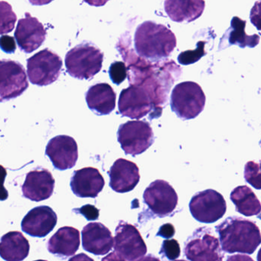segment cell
<instances>
[{
	"label": "cell",
	"mask_w": 261,
	"mask_h": 261,
	"mask_svg": "<svg viewBox=\"0 0 261 261\" xmlns=\"http://www.w3.org/2000/svg\"><path fill=\"white\" fill-rule=\"evenodd\" d=\"M257 261H261V248L259 249V251H258Z\"/></svg>",
	"instance_id": "40"
},
{
	"label": "cell",
	"mask_w": 261,
	"mask_h": 261,
	"mask_svg": "<svg viewBox=\"0 0 261 261\" xmlns=\"http://www.w3.org/2000/svg\"><path fill=\"white\" fill-rule=\"evenodd\" d=\"M226 261H254L247 255L236 254L228 256Z\"/></svg>",
	"instance_id": "36"
},
{
	"label": "cell",
	"mask_w": 261,
	"mask_h": 261,
	"mask_svg": "<svg viewBox=\"0 0 261 261\" xmlns=\"http://www.w3.org/2000/svg\"><path fill=\"white\" fill-rule=\"evenodd\" d=\"M160 253L169 260H175L181 254L179 244L175 239L165 240L162 244Z\"/></svg>",
	"instance_id": "31"
},
{
	"label": "cell",
	"mask_w": 261,
	"mask_h": 261,
	"mask_svg": "<svg viewBox=\"0 0 261 261\" xmlns=\"http://www.w3.org/2000/svg\"><path fill=\"white\" fill-rule=\"evenodd\" d=\"M45 154L59 170L74 167L79 159V148L75 140L69 136L59 135L49 140Z\"/></svg>",
	"instance_id": "14"
},
{
	"label": "cell",
	"mask_w": 261,
	"mask_h": 261,
	"mask_svg": "<svg viewBox=\"0 0 261 261\" xmlns=\"http://www.w3.org/2000/svg\"><path fill=\"white\" fill-rule=\"evenodd\" d=\"M74 212H79L81 215H83L88 221H95L98 219L100 215V211L92 204H86L82 206L80 208L74 209Z\"/></svg>",
	"instance_id": "32"
},
{
	"label": "cell",
	"mask_w": 261,
	"mask_h": 261,
	"mask_svg": "<svg viewBox=\"0 0 261 261\" xmlns=\"http://www.w3.org/2000/svg\"><path fill=\"white\" fill-rule=\"evenodd\" d=\"M130 68L129 83L134 86L141 87L149 94L155 108L162 113L163 106L166 105L171 87L175 82L174 75L180 74L179 67L173 62L152 65L144 62L141 66Z\"/></svg>",
	"instance_id": "1"
},
{
	"label": "cell",
	"mask_w": 261,
	"mask_h": 261,
	"mask_svg": "<svg viewBox=\"0 0 261 261\" xmlns=\"http://www.w3.org/2000/svg\"><path fill=\"white\" fill-rule=\"evenodd\" d=\"M1 34L9 33L14 29L16 17L11 6L7 3L1 1Z\"/></svg>",
	"instance_id": "28"
},
{
	"label": "cell",
	"mask_w": 261,
	"mask_h": 261,
	"mask_svg": "<svg viewBox=\"0 0 261 261\" xmlns=\"http://www.w3.org/2000/svg\"><path fill=\"white\" fill-rule=\"evenodd\" d=\"M244 178L254 189H261V161H250L244 166Z\"/></svg>",
	"instance_id": "27"
},
{
	"label": "cell",
	"mask_w": 261,
	"mask_h": 261,
	"mask_svg": "<svg viewBox=\"0 0 261 261\" xmlns=\"http://www.w3.org/2000/svg\"><path fill=\"white\" fill-rule=\"evenodd\" d=\"M119 112L123 117L130 119L143 118L155 111L159 117L162 113L155 108L149 94L141 87L131 85L122 90L118 100Z\"/></svg>",
	"instance_id": "10"
},
{
	"label": "cell",
	"mask_w": 261,
	"mask_h": 261,
	"mask_svg": "<svg viewBox=\"0 0 261 261\" xmlns=\"http://www.w3.org/2000/svg\"><path fill=\"white\" fill-rule=\"evenodd\" d=\"M222 247L210 227L196 229L186 241L184 252L191 261H223Z\"/></svg>",
	"instance_id": "8"
},
{
	"label": "cell",
	"mask_w": 261,
	"mask_h": 261,
	"mask_svg": "<svg viewBox=\"0 0 261 261\" xmlns=\"http://www.w3.org/2000/svg\"><path fill=\"white\" fill-rule=\"evenodd\" d=\"M28 240L21 232L10 231L1 238L0 254L7 261H22L30 254Z\"/></svg>",
	"instance_id": "24"
},
{
	"label": "cell",
	"mask_w": 261,
	"mask_h": 261,
	"mask_svg": "<svg viewBox=\"0 0 261 261\" xmlns=\"http://www.w3.org/2000/svg\"><path fill=\"white\" fill-rule=\"evenodd\" d=\"M62 65V59L57 54L45 48L27 60L29 79L38 86L51 85L59 79Z\"/></svg>",
	"instance_id": "7"
},
{
	"label": "cell",
	"mask_w": 261,
	"mask_h": 261,
	"mask_svg": "<svg viewBox=\"0 0 261 261\" xmlns=\"http://www.w3.org/2000/svg\"><path fill=\"white\" fill-rule=\"evenodd\" d=\"M85 98L89 109L97 115H108L116 108L117 95L112 87L107 83L91 86L87 91Z\"/></svg>",
	"instance_id": "22"
},
{
	"label": "cell",
	"mask_w": 261,
	"mask_h": 261,
	"mask_svg": "<svg viewBox=\"0 0 261 261\" xmlns=\"http://www.w3.org/2000/svg\"><path fill=\"white\" fill-rule=\"evenodd\" d=\"M220 243L229 253L252 254L261 244V233L256 223L240 217H230L216 226Z\"/></svg>",
	"instance_id": "3"
},
{
	"label": "cell",
	"mask_w": 261,
	"mask_h": 261,
	"mask_svg": "<svg viewBox=\"0 0 261 261\" xmlns=\"http://www.w3.org/2000/svg\"><path fill=\"white\" fill-rule=\"evenodd\" d=\"M205 94L201 86L193 82L178 84L171 94L172 111L181 120H192L198 117L205 106Z\"/></svg>",
	"instance_id": "5"
},
{
	"label": "cell",
	"mask_w": 261,
	"mask_h": 261,
	"mask_svg": "<svg viewBox=\"0 0 261 261\" xmlns=\"http://www.w3.org/2000/svg\"><path fill=\"white\" fill-rule=\"evenodd\" d=\"M70 186L79 198H96L103 190L105 181L98 169L86 167L74 171Z\"/></svg>",
	"instance_id": "19"
},
{
	"label": "cell",
	"mask_w": 261,
	"mask_h": 261,
	"mask_svg": "<svg viewBox=\"0 0 261 261\" xmlns=\"http://www.w3.org/2000/svg\"><path fill=\"white\" fill-rule=\"evenodd\" d=\"M245 25V21L234 16L230 22V28L223 36L221 41L224 40V44L227 42V47L229 45H237L242 48L245 47L254 48L259 44V36H248L246 34Z\"/></svg>",
	"instance_id": "26"
},
{
	"label": "cell",
	"mask_w": 261,
	"mask_h": 261,
	"mask_svg": "<svg viewBox=\"0 0 261 261\" xmlns=\"http://www.w3.org/2000/svg\"><path fill=\"white\" fill-rule=\"evenodd\" d=\"M108 175L110 186L118 193H126L134 190L140 179V169L137 165L122 158L114 162Z\"/></svg>",
	"instance_id": "17"
},
{
	"label": "cell",
	"mask_w": 261,
	"mask_h": 261,
	"mask_svg": "<svg viewBox=\"0 0 261 261\" xmlns=\"http://www.w3.org/2000/svg\"><path fill=\"white\" fill-rule=\"evenodd\" d=\"M46 31L37 18L27 13L25 17L19 20L15 31V39L21 51L33 53L44 43Z\"/></svg>",
	"instance_id": "15"
},
{
	"label": "cell",
	"mask_w": 261,
	"mask_h": 261,
	"mask_svg": "<svg viewBox=\"0 0 261 261\" xmlns=\"http://www.w3.org/2000/svg\"><path fill=\"white\" fill-rule=\"evenodd\" d=\"M82 246L94 255L107 254L114 245L111 230L100 222L89 223L82 231Z\"/></svg>",
	"instance_id": "20"
},
{
	"label": "cell",
	"mask_w": 261,
	"mask_h": 261,
	"mask_svg": "<svg viewBox=\"0 0 261 261\" xmlns=\"http://www.w3.org/2000/svg\"><path fill=\"white\" fill-rule=\"evenodd\" d=\"M136 261H161L156 256H153L152 254L147 255V256H143L140 259H137Z\"/></svg>",
	"instance_id": "39"
},
{
	"label": "cell",
	"mask_w": 261,
	"mask_h": 261,
	"mask_svg": "<svg viewBox=\"0 0 261 261\" xmlns=\"http://www.w3.org/2000/svg\"><path fill=\"white\" fill-rule=\"evenodd\" d=\"M56 180L47 169H34L29 172L22 185L23 196L33 201L48 199L54 192Z\"/></svg>",
	"instance_id": "18"
},
{
	"label": "cell",
	"mask_w": 261,
	"mask_h": 261,
	"mask_svg": "<svg viewBox=\"0 0 261 261\" xmlns=\"http://www.w3.org/2000/svg\"><path fill=\"white\" fill-rule=\"evenodd\" d=\"M258 218H259V219H261V217H259V216H258Z\"/></svg>",
	"instance_id": "44"
},
{
	"label": "cell",
	"mask_w": 261,
	"mask_h": 261,
	"mask_svg": "<svg viewBox=\"0 0 261 261\" xmlns=\"http://www.w3.org/2000/svg\"><path fill=\"white\" fill-rule=\"evenodd\" d=\"M174 261H186V260H184V259H180V260H174Z\"/></svg>",
	"instance_id": "42"
},
{
	"label": "cell",
	"mask_w": 261,
	"mask_h": 261,
	"mask_svg": "<svg viewBox=\"0 0 261 261\" xmlns=\"http://www.w3.org/2000/svg\"><path fill=\"white\" fill-rule=\"evenodd\" d=\"M204 46H205V42H198L197 44L198 48L196 49L194 51H183L178 56V62L183 65H189L198 62L206 55Z\"/></svg>",
	"instance_id": "29"
},
{
	"label": "cell",
	"mask_w": 261,
	"mask_h": 261,
	"mask_svg": "<svg viewBox=\"0 0 261 261\" xmlns=\"http://www.w3.org/2000/svg\"><path fill=\"white\" fill-rule=\"evenodd\" d=\"M34 261H47V260H44V259H38V260H34Z\"/></svg>",
	"instance_id": "41"
},
{
	"label": "cell",
	"mask_w": 261,
	"mask_h": 261,
	"mask_svg": "<svg viewBox=\"0 0 261 261\" xmlns=\"http://www.w3.org/2000/svg\"><path fill=\"white\" fill-rule=\"evenodd\" d=\"M164 6L166 13L172 21L191 22L202 15L205 3L201 0H167L164 3Z\"/></svg>",
	"instance_id": "23"
},
{
	"label": "cell",
	"mask_w": 261,
	"mask_h": 261,
	"mask_svg": "<svg viewBox=\"0 0 261 261\" xmlns=\"http://www.w3.org/2000/svg\"><path fill=\"white\" fill-rule=\"evenodd\" d=\"M117 140L126 155H140L154 143V134L145 120L128 121L119 126Z\"/></svg>",
	"instance_id": "6"
},
{
	"label": "cell",
	"mask_w": 261,
	"mask_h": 261,
	"mask_svg": "<svg viewBox=\"0 0 261 261\" xmlns=\"http://www.w3.org/2000/svg\"><path fill=\"white\" fill-rule=\"evenodd\" d=\"M175 233V227L172 224L168 223V224H163L160 227V230H159L156 235L169 239V238H172Z\"/></svg>",
	"instance_id": "35"
},
{
	"label": "cell",
	"mask_w": 261,
	"mask_h": 261,
	"mask_svg": "<svg viewBox=\"0 0 261 261\" xmlns=\"http://www.w3.org/2000/svg\"><path fill=\"white\" fill-rule=\"evenodd\" d=\"M58 217L48 206L34 207L27 213L22 221V230L27 234L37 238L47 236L56 226Z\"/></svg>",
	"instance_id": "16"
},
{
	"label": "cell",
	"mask_w": 261,
	"mask_h": 261,
	"mask_svg": "<svg viewBox=\"0 0 261 261\" xmlns=\"http://www.w3.org/2000/svg\"><path fill=\"white\" fill-rule=\"evenodd\" d=\"M0 46L3 51L8 54L14 53L16 50V43L15 39L12 36H2L0 39Z\"/></svg>",
	"instance_id": "34"
},
{
	"label": "cell",
	"mask_w": 261,
	"mask_h": 261,
	"mask_svg": "<svg viewBox=\"0 0 261 261\" xmlns=\"http://www.w3.org/2000/svg\"><path fill=\"white\" fill-rule=\"evenodd\" d=\"M259 146H260V147H261V140H260V141H259Z\"/></svg>",
	"instance_id": "43"
},
{
	"label": "cell",
	"mask_w": 261,
	"mask_h": 261,
	"mask_svg": "<svg viewBox=\"0 0 261 261\" xmlns=\"http://www.w3.org/2000/svg\"><path fill=\"white\" fill-rule=\"evenodd\" d=\"M230 200L236 211L244 216L258 215L261 212V204L254 192L247 186L235 188L230 193Z\"/></svg>",
	"instance_id": "25"
},
{
	"label": "cell",
	"mask_w": 261,
	"mask_h": 261,
	"mask_svg": "<svg viewBox=\"0 0 261 261\" xmlns=\"http://www.w3.org/2000/svg\"><path fill=\"white\" fill-rule=\"evenodd\" d=\"M192 216L197 221L212 224L221 219L226 213L227 204L221 194L207 189L195 194L189 203Z\"/></svg>",
	"instance_id": "9"
},
{
	"label": "cell",
	"mask_w": 261,
	"mask_h": 261,
	"mask_svg": "<svg viewBox=\"0 0 261 261\" xmlns=\"http://www.w3.org/2000/svg\"><path fill=\"white\" fill-rule=\"evenodd\" d=\"M101 261H126L124 258L122 257L120 255L116 252H112L110 254L107 255L106 256L102 259Z\"/></svg>",
	"instance_id": "37"
},
{
	"label": "cell",
	"mask_w": 261,
	"mask_h": 261,
	"mask_svg": "<svg viewBox=\"0 0 261 261\" xmlns=\"http://www.w3.org/2000/svg\"><path fill=\"white\" fill-rule=\"evenodd\" d=\"M176 43V37L169 29L152 21L139 25L134 35L136 51L149 62H158L167 59Z\"/></svg>",
	"instance_id": "2"
},
{
	"label": "cell",
	"mask_w": 261,
	"mask_h": 261,
	"mask_svg": "<svg viewBox=\"0 0 261 261\" xmlns=\"http://www.w3.org/2000/svg\"><path fill=\"white\" fill-rule=\"evenodd\" d=\"M80 247V232L72 227H61L48 240L47 248L48 251L59 257L72 256Z\"/></svg>",
	"instance_id": "21"
},
{
	"label": "cell",
	"mask_w": 261,
	"mask_h": 261,
	"mask_svg": "<svg viewBox=\"0 0 261 261\" xmlns=\"http://www.w3.org/2000/svg\"><path fill=\"white\" fill-rule=\"evenodd\" d=\"M250 19L257 30L261 31V1L255 3L250 11Z\"/></svg>",
	"instance_id": "33"
},
{
	"label": "cell",
	"mask_w": 261,
	"mask_h": 261,
	"mask_svg": "<svg viewBox=\"0 0 261 261\" xmlns=\"http://www.w3.org/2000/svg\"><path fill=\"white\" fill-rule=\"evenodd\" d=\"M103 53L91 43H82L71 48L65 56V66L71 77L90 80L100 72Z\"/></svg>",
	"instance_id": "4"
},
{
	"label": "cell",
	"mask_w": 261,
	"mask_h": 261,
	"mask_svg": "<svg viewBox=\"0 0 261 261\" xmlns=\"http://www.w3.org/2000/svg\"><path fill=\"white\" fill-rule=\"evenodd\" d=\"M68 261H94L92 258L90 257L88 255L84 253H79L72 256Z\"/></svg>",
	"instance_id": "38"
},
{
	"label": "cell",
	"mask_w": 261,
	"mask_h": 261,
	"mask_svg": "<svg viewBox=\"0 0 261 261\" xmlns=\"http://www.w3.org/2000/svg\"><path fill=\"white\" fill-rule=\"evenodd\" d=\"M116 253L128 261L137 260L147 253V247L135 226L120 221L114 238Z\"/></svg>",
	"instance_id": "11"
},
{
	"label": "cell",
	"mask_w": 261,
	"mask_h": 261,
	"mask_svg": "<svg viewBox=\"0 0 261 261\" xmlns=\"http://www.w3.org/2000/svg\"><path fill=\"white\" fill-rule=\"evenodd\" d=\"M109 76L113 83L120 85L127 77V68L123 62H114L109 68Z\"/></svg>",
	"instance_id": "30"
},
{
	"label": "cell",
	"mask_w": 261,
	"mask_h": 261,
	"mask_svg": "<svg viewBox=\"0 0 261 261\" xmlns=\"http://www.w3.org/2000/svg\"><path fill=\"white\" fill-rule=\"evenodd\" d=\"M0 74L1 101L16 98L22 95L29 88L27 73L23 66L19 62L2 60Z\"/></svg>",
	"instance_id": "13"
},
{
	"label": "cell",
	"mask_w": 261,
	"mask_h": 261,
	"mask_svg": "<svg viewBox=\"0 0 261 261\" xmlns=\"http://www.w3.org/2000/svg\"><path fill=\"white\" fill-rule=\"evenodd\" d=\"M143 200L154 215L164 218L175 210L178 204V195L169 182L159 179L146 188Z\"/></svg>",
	"instance_id": "12"
}]
</instances>
